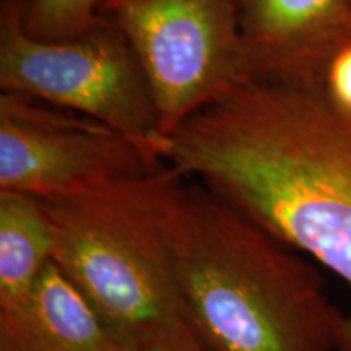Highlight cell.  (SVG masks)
<instances>
[{
    "label": "cell",
    "mask_w": 351,
    "mask_h": 351,
    "mask_svg": "<svg viewBox=\"0 0 351 351\" xmlns=\"http://www.w3.org/2000/svg\"><path fill=\"white\" fill-rule=\"evenodd\" d=\"M150 86L161 135L252 80L238 0H104Z\"/></svg>",
    "instance_id": "cell-5"
},
{
    "label": "cell",
    "mask_w": 351,
    "mask_h": 351,
    "mask_svg": "<svg viewBox=\"0 0 351 351\" xmlns=\"http://www.w3.org/2000/svg\"><path fill=\"white\" fill-rule=\"evenodd\" d=\"M29 36L65 41L83 34L101 19L104 0H15Z\"/></svg>",
    "instance_id": "cell-10"
},
{
    "label": "cell",
    "mask_w": 351,
    "mask_h": 351,
    "mask_svg": "<svg viewBox=\"0 0 351 351\" xmlns=\"http://www.w3.org/2000/svg\"><path fill=\"white\" fill-rule=\"evenodd\" d=\"M121 346L52 261L29 300L0 313V351H119Z\"/></svg>",
    "instance_id": "cell-8"
},
{
    "label": "cell",
    "mask_w": 351,
    "mask_h": 351,
    "mask_svg": "<svg viewBox=\"0 0 351 351\" xmlns=\"http://www.w3.org/2000/svg\"><path fill=\"white\" fill-rule=\"evenodd\" d=\"M52 261V234L41 202L0 191V313L29 300Z\"/></svg>",
    "instance_id": "cell-9"
},
{
    "label": "cell",
    "mask_w": 351,
    "mask_h": 351,
    "mask_svg": "<svg viewBox=\"0 0 351 351\" xmlns=\"http://www.w3.org/2000/svg\"><path fill=\"white\" fill-rule=\"evenodd\" d=\"M163 166L147 147L93 117L25 95H0V191L49 199Z\"/></svg>",
    "instance_id": "cell-6"
},
{
    "label": "cell",
    "mask_w": 351,
    "mask_h": 351,
    "mask_svg": "<svg viewBox=\"0 0 351 351\" xmlns=\"http://www.w3.org/2000/svg\"><path fill=\"white\" fill-rule=\"evenodd\" d=\"M168 241L184 322L207 351H339L345 315L319 270L210 189L181 184Z\"/></svg>",
    "instance_id": "cell-2"
},
{
    "label": "cell",
    "mask_w": 351,
    "mask_h": 351,
    "mask_svg": "<svg viewBox=\"0 0 351 351\" xmlns=\"http://www.w3.org/2000/svg\"><path fill=\"white\" fill-rule=\"evenodd\" d=\"M158 155L351 289V112L326 90L249 80L165 135ZM339 351H351V313Z\"/></svg>",
    "instance_id": "cell-1"
},
{
    "label": "cell",
    "mask_w": 351,
    "mask_h": 351,
    "mask_svg": "<svg viewBox=\"0 0 351 351\" xmlns=\"http://www.w3.org/2000/svg\"><path fill=\"white\" fill-rule=\"evenodd\" d=\"M252 80L324 90L351 44V0H238Z\"/></svg>",
    "instance_id": "cell-7"
},
{
    "label": "cell",
    "mask_w": 351,
    "mask_h": 351,
    "mask_svg": "<svg viewBox=\"0 0 351 351\" xmlns=\"http://www.w3.org/2000/svg\"><path fill=\"white\" fill-rule=\"evenodd\" d=\"M184 176L153 173L75 194L38 199L52 234V262L122 346L192 335L171 263L168 219Z\"/></svg>",
    "instance_id": "cell-3"
},
{
    "label": "cell",
    "mask_w": 351,
    "mask_h": 351,
    "mask_svg": "<svg viewBox=\"0 0 351 351\" xmlns=\"http://www.w3.org/2000/svg\"><path fill=\"white\" fill-rule=\"evenodd\" d=\"M119 351H207L194 335L171 339L143 346H121Z\"/></svg>",
    "instance_id": "cell-12"
},
{
    "label": "cell",
    "mask_w": 351,
    "mask_h": 351,
    "mask_svg": "<svg viewBox=\"0 0 351 351\" xmlns=\"http://www.w3.org/2000/svg\"><path fill=\"white\" fill-rule=\"evenodd\" d=\"M324 90L340 108L351 112V44L333 60Z\"/></svg>",
    "instance_id": "cell-11"
},
{
    "label": "cell",
    "mask_w": 351,
    "mask_h": 351,
    "mask_svg": "<svg viewBox=\"0 0 351 351\" xmlns=\"http://www.w3.org/2000/svg\"><path fill=\"white\" fill-rule=\"evenodd\" d=\"M0 88L93 117L158 156L163 135L150 86L106 16L77 38L44 41L25 32L15 0H0Z\"/></svg>",
    "instance_id": "cell-4"
}]
</instances>
